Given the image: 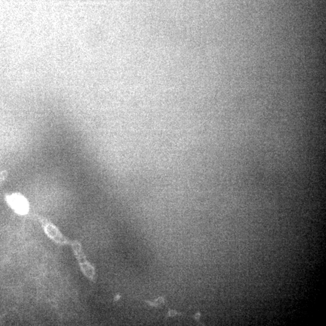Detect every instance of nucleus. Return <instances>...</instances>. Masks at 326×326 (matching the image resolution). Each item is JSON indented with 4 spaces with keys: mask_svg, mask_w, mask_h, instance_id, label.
Returning <instances> with one entry per match:
<instances>
[{
    "mask_svg": "<svg viewBox=\"0 0 326 326\" xmlns=\"http://www.w3.org/2000/svg\"><path fill=\"white\" fill-rule=\"evenodd\" d=\"M8 203L16 212L25 215L28 211V204L25 198L20 194H13L7 198Z\"/></svg>",
    "mask_w": 326,
    "mask_h": 326,
    "instance_id": "1",
    "label": "nucleus"
}]
</instances>
